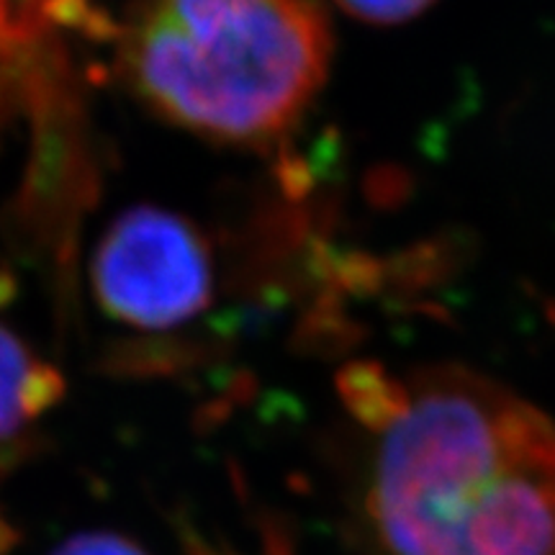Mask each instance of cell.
<instances>
[{
  "label": "cell",
  "instance_id": "cell-3",
  "mask_svg": "<svg viewBox=\"0 0 555 555\" xmlns=\"http://www.w3.org/2000/svg\"><path fill=\"white\" fill-rule=\"evenodd\" d=\"M90 286L111 322L142 335H165L211 304V253L198 227L180 214L134 206L103 232L90 262Z\"/></svg>",
  "mask_w": 555,
  "mask_h": 555
},
{
  "label": "cell",
  "instance_id": "cell-2",
  "mask_svg": "<svg viewBox=\"0 0 555 555\" xmlns=\"http://www.w3.org/2000/svg\"><path fill=\"white\" fill-rule=\"evenodd\" d=\"M322 0H129L121 80L168 124L221 144L270 147L327 78Z\"/></svg>",
  "mask_w": 555,
  "mask_h": 555
},
{
  "label": "cell",
  "instance_id": "cell-5",
  "mask_svg": "<svg viewBox=\"0 0 555 555\" xmlns=\"http://www.w3.org/2000/svg\"><path fill=\"white\" fill-rule=\"evenodd\" d=\"M52 555H150L137 540L119 532L108 530H93V532H78V535L62 540L54 547Z\"/></svg>",
  "mask_w": 555,
  "mask_h": 555
},
{
  "label": "cell",
  "instance_id": "cell-4",
  "mask_svg": "<svg viewBox=\"0 0 555 555\" xmlns=\"http://www.w3.org/2000/svg\"><path fill=\"white\" fill-rule=\"evenodd\" d=\"M65 378L24 337L0 324V478L37 446L41 425L57 409Z\"/></svg>",
  "mask_w": 555,
  "mask_h": 555
},
{
  "label": "cell",
  "instance_id": "cell-6",
  "mask_svg": "<svg viewBox=\"0 0 555 555\" xmlns=\"http://www.w3.org/2000/svg\"><path fill=\"white\" fill-rule=\"evenodd\" d=\"M350 16L371 24H399L427 9L433 0H335Z\"/></svg>",
  "mask_w": 555,
  "mask_h": 555
},
{
  "label": "cell",
  "instance_id": "cell-1",
  "mask_svg": "<svg viewBox=\"0 0 555 555\" xmlns=\"http://www.w3.org/2000/svg\"><path fill=\"white\" fill-rule=\"evenodd\" d=\"M367 446L358 530L371 555H555V422L455 365L339 376Z\"/></svg>",
  "mask_w": 555,
  "mask_h": 555
}]
</instances>
